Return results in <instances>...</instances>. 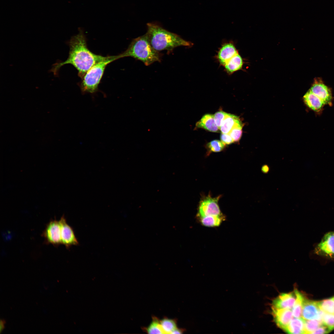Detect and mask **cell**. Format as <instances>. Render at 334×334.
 Listing matches in <instances>:
<instances>
[{
  "mask_svg": "<svg viewBox=\"0 0 334 334\" xmlns=\"http://www.w3.org/2000/svg\"><path fill=\"white\" fill-rule=\"evenodd\" d=\"M68 45L70 50L67 58L64 62L54 64L50 70L54 75H57L61 67L70 64L76 69L79 76L82 78L93 65L107 57L95 54L89 49L85 36L81 29L78 34L71 38Z\"/></svg>",
  "mask_w": 334,
  "mask_h": 334,
  "instance_id": "cell-1",
  "label": "cell"
},
{
  "mask_svg": "<svg viewBox=\"0 0 334 334\" xmlns=\"http://www.w3.org/2000/svg\"><path fill=\"white\" fill-rule=\"evenodd\" d=\"M147 27L146 34L150 43L157 51L166 50L169 53L177 47L183 46L191 47L193 45L191 42L183 39L158 25L149 23L147 24Z\"/></svg>",
  "mask_w": 334,
  "mask_h": 334,
  "instance_id": "cell-2",
  "label": "cell"
},
{
  "mask_svg": "<svg viewBox=\"0 0 334 334\" xmlns=\"http://www.w3.org/2000/svg\"><path fill=\"white\" fill-rule=\"evenodd\" d=\"M162 55L152 47L146 33L133 40L127 49L118 55L119 59L132 57L141 61L146 66L155 62H161Z\"/></svg>",
  "mask_w": 334,
  "mask_h": 334,
  "instance_id": "cell-3",
  "label": "cell"
},
{
  "mask_svg": "<svg viewBox=\"0 0 334 334\" xmlns=\"http://www.w3.org/2000/svg\"><path fill=\"white\" fill-rule=\"evenodd\" d=\"M119 59L118 55L108 56L91 68L81 78L79 84L82 94H93L97 92L106 67L110 63Z\"/></svg>",
  "mask_w": 334,
  "mask_h": 334,
  "instance_id": "cell-4",
  "label": "cell"
},
{
  "mask_svg": "<svg viewBox=\"0 0 334 334\" xmlns=\"http://www.w3.org/2000/svg\"><path fill=\"white\" fill-rule=\"evenodd\" d=\"M220 197L212 198L209 195L200 201L198 213L199 218L207 216L223 217L218 203Z\"/></svg>",
  "mask_w": 334,
  "mask_h": 334,
  "instance_id": "cell-5",
  "label": "cell"
},
{
  "mask_svg": "<svg viewBox=\"0 0 334 334\" xmlns=\"http://www.w3.org/2000/svg\"><path fill=\"white\" fill-rule=\"evenodd\" d=\"M41 236L44 238L45 243L57 246L62 244L61 226L59 221L56 219L50 221L46 225Z\"/></svg>",
  "mask_w": 334,
  "mask_h": 334,
  "instance_id": "cell-6",
  "label": "cell"
},
{
  "mask_svg": "<svg viewBox=\"0 0 334 334\" xmlns=\"http://www.w3.org/2000/svg\"><path fill=\"white\" fill-rule=\"evenodd\" d=\"M61 226V238L62 243L67 249L72 246L77 245L79 242L75 236L74 231L66 222L64 215L59 220Z\"/></svg>",
  "mask_w": 334,
  "mask_h": 334,
  "instance_id": "cell-7",
  "label": "cell"
},
{
  "mask_svg": "<svg viewBox=\"0 0 334 334\" xmlns=\"http://www.w3.org/2000/svg\"><path fill=\"white\" fill-rule=\"evenodd\" d=\"M310 90L320 99L325 105H332L333 98L331 91L321 79H315Z\"/></svg>",
  "mask_w": 334,
  "mask_h": 334,
  "instance_id": "cell-8",
  "label": "cell"
},
{
  "mask_svg": "<svg viewBox=\"0 0 334 334\" xmlns=\"http://www.w3.org/2000/svg\"><path fill=\"white\" fill-rule=\"evenodd\" d=\"M323 312L319 308L317 302L304 298L302 312V318L304 319L322 321Z\"/></svg>",
  "mask_w": 334,
  "mask_h": 334,
  "instance_id": "cell-9",
  "label": "cell"
},
{
  "mask_svg": "<svg viewBox=\"0 0 334 334\" xmlns=\"http://www.w3.org/2000/svg\"><path fill=\"white\" fill-rule=\"evenodd\" d=\"M238 53L234 44L230 41L225 42L221 45L215 58L220 65L224 66L231 58Z\"/></svg>",
  "mask_w": 334,
  "mask_h": 334,
  "instance_id": "cell-10",
  "label": "cell"
},
{
  "mask_svg": "<svg viewBox=\"0 0 334 334\" xmlns=\"http://www.w3.org/2000/svg\"><path fill=\"white\" fill-rule=\"evenodd\" d=\"M272 314L277 325L284 330L293 318L291 309L272 307Z\"/></svg>",
  "mask_w": 334,
  "mask_h": 334,
  "instance_id": "cell-11",
  "label": "cell"
},
{
  "mask_svg": "<svg viewBox=\"0 0 334 334\" xmlns=\"http://www.w3.org/2000/svg\"><path fill=\"white\" fill-rule=\"evenodd\" d=\"M296 299L294 292L282 293L273 300L272 307L277 309H292Z\"/></svg>",
  "mask_w": 334,
  "mask_h": 334,
  "instance_id": "cell-12",
  "label": "cell"
},
{
  "mask_svg": "<svg viewBox=\"0 0 334 334\" xmlns=\"http://www.w3.org/2000/svg\"><path fill=\"white\" fill-rule=\"evenodd\" d=\"M303 100L307 106L317 113L322 111L325 105L320 99L313 94L310 90L304 96Z\"/></svg>",
  "mask_w": 334,
  "mask_h": 334,
  "instance_id": "cell-13",
  "label": "cell"
},
{
  "mask_svg": "<svg viewBox=\"0 0 334 334\" xmlns=\"http://www.w3.org/2000/svg\"><path fill=\"white\" fill-rule=\"evenodd\" d=\"M196 127L202 128L209 131L218 132L219 129L215 123L214 115L211 114H206L196 124Z\"/></svg>",
  "mask_w": 334,
  "mask_h": 334,
  "instance_id": "cell-14",
  "label": "cell"
},
{
  "mask_svg": "<svg viewBox=\"0 0 334 334\" xmlns=\"http://www.w3.org/2000/svg\"><path fill=\"white\" fill-rule=\"evenodd\" d=\"M243 64V60L238 53L231 58L224 67L225 72L228 75H230L242 69Z\"/></svg>",
  "mask_w": 334,
  "mask_h": 334,
  "instance_id": "cell-15",
  "label": "cell"
},
{
  "mask_svg": "<svg viewBox=\"0 0 334 334\" xmlns=\"http://www.w3.org/2000/svg\"><path fill=\"white\" fill-rule=\"evenodd\" d=\"M319 249L327 255H334V232L327 234L318 246Z\"/></svg>",
  "mask_w": 334,
  "mask_h": 334,
  "instance_id": "cell-16",
  "label": "cell"
},
{
  "mask_svg": "<svg viewBox=\"0 0 334 334\" xmlns=\"http://www.w3.org/2000/svg\"><path fill=\"white\" fill-rule=\"evenodd\" d=\"M305 319L302 317L293 318L284 330L290 334H304Z\"/></svg>",
  "mask_w": 334,
  "mask_h": 334,
  "instance_id": "cell-17",
  "label": "cell"
},
{
  "mask_svg": "<svg viewBox=\"0 0 334 334\" xmlns=\"http://www.w3.org/2000/svg\"><path fill=\"white\" fill-rule=\"evenodd\" d=\"M240 121V119L238 116L226 113L220 130L222 133L228 134L234 125Z\"/></svg>",
  "mask_w": 334,
  "mask_h": 334,
  "instance_id": "cell-18",
  "label": "cell"
},
{
  "mask_svg": "<svg viewBox=\"0 0 334 334\" xmlns=\"http://www.w3.org/2000/svg\"><path fill=\"white\" fill-rule=\"evenodd\" d=\"M296 299L294 304L291 309L293 316L294 318H300L302 316L303 303L304 298L297 289L294 290Z\"/></svg>",
  "mask_w": 334,
  "mask_h": 334,
  "instance_id": "cell-19",
  "label": "cell"
},
{
  "mask_svg": "<svg viewBox=\"0 0 334 334\" xmlns=\"http://www.w3.org/2000/svg\"><path fill=\"white\" fill-rule=\"evenodd\" d=\"M223 217L207 216L199 218L201 224L206 227H215L219 226L223 220Z\"/></svg>",
  "mask_w": 334,
  "mask_h": 334,
  "instance_id": "cell-20",
  "label": "cell"
},
{
  "mask_svg": "<svg viewBox=\"0 0 334 334\" xmlns=\"http://www.w3.org/2000/svg\"><path fill=\"white\" fill-rule=\"evenodd\" d=\"M319 308L324 312L334 314V298L317 302Z\"/></svg>",
  "mask_w": 334,
  "mask_h": 334,
  "instance_id": "cell-21",
  "label": "cell"
},
{
  "mask_svg": "<svg viewBox=\"0 0 334 334\" xmlns=\"http://www.w3.org/2000/svg\"><path fill=\"white\" fill-rule=\"evenodd\" d=\"M322 324V321L320 320H305L304 334H312Z\"/></svg>",
  "mask_w": 334,
  "mask_h": 334,
  "instance_id": "cell-22",
  "label": "cell"
},
{
  "mask_svg": "<svg viewBox=\"0 0 334 334\" xmlns=\"http://www.w3.org/2000/svg\"><path fill=\"white\" fill-rule=\"evenodd\" d=\"M160 323L165 334H171L177 328L175 322L173 319H164L161 320Z\"/></svg>",
  "mask_w": 334,
  "mask_h": 334,
  "instance_id": "cell-23",
  "label": "cell"
},
{
  "mask_svg": "<svg viewBox=\"0 0 334 334\" xmlns=\"http://www.w3.org/2000/svg\"><path fill=\"white\" fill-rule=\"evenodd\" d=\"M242 124L240 121L234 125L228 133L234 142H238L240 139L242 134Z\"/></svg>",
  "mask_w": 334,
  "mask_h": 334,
  "instance_id": "cell-24",
  "label": "cell"
},
{
  "mask_svg": "<svg viewBox=\"0 0 334 334\" xmlns=\"http://www.w3.org/2000/svg\"><path fill=\"white\" fill-rule=\"evenodd\" d=\"M149 334H165L161 325L160 321L154 318L150 325L146 329Z\"/></svg>",
  "mask_w": 334,
  "mask_h": 334,
  "instance_id": "cell-25",
  "label": "cell"
},
{
  "mask_svg": "<svg viewBox=\"0 0 334 334\" xmlns=\"http://www.w3.org/2000/svg\"><path fill=\"white\" fill-rule=\"evenodd\" d=\"M225 144L222 141L217 140H212L208 143L207 147L209 150L212 152H217L222 150Z\"/></svg>",
  "mask_w": 334,
  "mask_h": 334,
  "instance_id": "cell-26",
  "label": "cell"
},
{
  "mask_svg": "<svg viewBox=\"0 0 334 334\" xmlns=\"http://www.w3.org/2000/svg\"><path fill=\"white\" fill-rule=\"evenodd\" d=\"M322 321L323 324L327 326L331 331L334 329V314L324 312Z\"/></svg>",
  "mask_w": 334,
  "mask_h": 334,
  "instance_id": "cell-27",
  "label": "cell"
},
{
  "mask_svg": "<svg viewBox=\"0 0 334 334\" xmlns=\"http://www.w3.org/2000/svg\"><path fill=\"white\" fill-rule=\"evenodd\" d=\"M226 113L223 111H220L216 112L213 115L215 123L219 129H220L222 121Z\"/></svg>",
  "mask_w": 334,
  "mask_h": 334,
  "instance_id": "cell-28",
  "label": "cell"
},
{
  "mask_svg": "<svg viewBox=\"0 0 334 334\" xmlns=\"http://www.w3.org/2000/svg\"><path fill=\"white\" fill-rule=\"evenodd\" d=\"M220 139L225 144H229L234 142L233 139L229 134L222 133L221 134Z\"/></svg>",
  "mask_w": 334,
  "mask_h": 334,
  "instance_id": "cell-29",
  "label": "cell"
},
{
  "mask_svg": "<svg viewBox=\"0 0 334 334\" xmlns=\"http://www.w3.org/2000/svg\"><path fill=\"white\" fill-rule=\"evenodd\" d=\"M331 331L326 326L322 324L314 331L312 334H326Z\"/></svg>",
  "mask_w": 334,
  "mask_h": 334,
  "instance_id": "cell-30",
  "label": "cell"
},
{
  "mask_svg": "<svg viewBox=\"0 0 334 334\" xmlns=\"http://www.w3.org/2000/svg\"><path fill=\"white\" fill-rule=\"evenodd\" d=\"M269 166L266 165H263L261 168V171L262 172L265 173H267L269 171Z\"/></svg>",
  "mask_w": 334,
  "mask_h": 334,
  "instance_id": "cell-31",
  "label": "cell"
},
{
  "mask_svg": "<svg viewBox=\"0 0 334 334\" xmlns=\"http://www.w3.org/2000/svg\"><path fill=\"white\" fill-rule=\"evenodd\" d=\"M6 321L4 319H1L0 321V332L1 333L5 328Z\"/></svg>",
  "mask_w": 334,
  "mask_h": 334,
  "instance_id": "cell-32",
  "label": "cell"
},
{
  "mask_svg": "<svg viewBox=\"0 0 334 334\" xmlns=\"http://www.w3.org/2000/svg\"><path fill=\"white\" fill-rule=\"evenodd\" d=\"M183 332V331L182 330L177 328L172 332L171 334H182Z\"/></svg>",
  "mask_w": 334,
  "mask_h": 334,
  "instance_id": "cell-33",
  "label": "cell"
},
{
  "mask_svg": "<svg viewBox=\"0 0 334 334\" xmlns=\"http://www.w3.org/2000/svg\"><path fill=\"white\" fill-rule=\"evenodd\" d=\"M333 298H334V297Z\"/></svg>",
  "mask_w": 334,
  "mask_h": 334,
  "instance_id": "cell-34",
  "label": "cell"
}]
</instances>
